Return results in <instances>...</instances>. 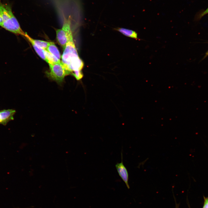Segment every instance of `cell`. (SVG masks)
Returning <instances> with one entry per match:
<instances>
[{"mask_svg": "<svg viewBox=\"0 0 208 208\" xmlns=\"http://www.w3.org/2000/svg\"><path fill=\"white\" fill-rule=\"evenodd\" d=\"M61 58V62L68 75L81 70L83 67V62L79 56L73 35L63 50Z\"/></svg>", "mask_w": 208, "mask_h": 208, "instance_id": "obj_1", "label": "cell"}, {"mask_svg": "<svg viewBox=\"0 0 208 208\" xmlns=\"http://www.w3.org/2000/svg\"><path fill=\"white\" fill-rule=\"evenodd\" d=\"M203 206L206 208H208V204L205 202Z\"/></svg>", "mask_w": 208, "mask_h": 208, "instance_id": "obj_14", "label": "cell"}, {"mask_svg": "<svg viewBox=\"0 0 208 208\" xmlns=\"http://www.w3.org/2000/svg\"><path fill=\"white\" fill-rule=\"evenodd\" d=\"M24 37L26 39H29L36 45L44 50H46L50 42L42 40L34 39L31 38L27 34H25Z\"/></svg>", "mask_w": 208, "mask_h": 208, "instance_id": "obj_8", "label": "cell"}, {"mask_svg": "<svg viewBox=\"0 0 208 208\" xmlns=\"http://www.w3.org/2000/svg\"><path fill=\"white\" fill-rule=\"evenodd\" d=\"M71 23L70 17L67 19L65 18L62 28L56 31L57 40L63 50L70 37L73 35L70 26Z\"/></svg>", "mask_w": 208, "mask_h": 208, "instance_id": "obj_3", "label": "cell"}, {"mask_svg": "<svg viewBox=\"0 0 208 208\" xmlns=\"http://www.w3.org/2000/svg\"><path fill=\"white\" fill-rule=\"evenodd\" d=\"M205 202L208 204V198L205 199Z\"/></svg>", "mask_w": 208, "mask_h": 208, "instance_id": "obj_16", "label": "cell"}, {"mask_svg": "<svg viewBox=\"0 0 208 208\" xmlns=\"http://www.w3.org/2000/svg\"><path fill=\"white\" fill-rule=\"evenodd\" d=\"M31 43L38 55L43 60L47 62V59L44 50L36 45L33 42L29 39H27Z\"/></svg>", "mask_w": 208, "mask_h": 208, "instance_id": "obj_10", "label": "cell"}, {"mask_svg": "<svg viewBox=\"0 0 208 208\" xmlns=\"http://www.w3.org/2000/svg\"><path fill=\"white\" fill-rule=\"evenodd\" d=\"M203 208H205V207H204V206H203Z\"/></svg>", "mask_w": 208, "mask_h": 208, "instance_id": "obj_18", "label": "cell"}, {"mask_svg": "<svg viewBox=\"0 0 208 208\" xmlns=\"http://www.w3.org/2000/svg\"><path fill=\"white\" fill-rule=\"evenodd\" d=\"M0 26L7 30L16 35L24 37L26 34L21 27L12 12L6 18L2 20Z\"/></svg>", "mask_w": 208, "mask_h": 208, "instance_id": "obj_4", "label": "cell"}, {"mask_svg": "<svg viewBox=\"0 0 208 208\" xmlns=\"http://www.w3.org/2000/svg\"><path fill=\"white\" fill-rule=\"evenodd\" d=\"M121 162L117 163L115 166L119 176L125 183L127 188L129 189L130 187L128 183L129 174L127 169L123 163L122 152L121 153Z\"/></svg>", "mask_w": 208, "mask_h": 208, "instance_id": "obj_5", "label": "cell"}, {"mask_svg": "<svg viewBox=\"0 0 208 208\" xmlns=\"http://www.w3.org/2000/svg\"><path fill=\"white\" fill-rule=\"evenodd\" d=\"M46 50L60 60L61 57L60 53L54 42H50Z\"/></svg>", "mask_w": 208, "mask_h": 208, "instance_id": "obj_7", "label": "cell"}, {"mask_svg": "<svg viewBox=\"0 0 208 208\" xmlns=\"http://www.w3.org/2000/svg\"><path fill=\"white\" fill-rule=\"evenodd\" d=\"M1 23H2V19H1V16L0 15V26H1Z\"/></svg>", "mask_w": 208, "mask_h": 208, "instance_id": "obj_17", "label": "cell"}, {"mask_svg": "<svg viewBox=\"0 0 208 208\" xmlns=\"http://www.w3.org/2000/svg\"><path fill=\"white\" fill-rule=\"evenodd\" d=\"M49 64V70L46 72L47 77L58 84H62L65 77L68 74L61 62Z\"/></svg>", "mask_w": 208, "mask_h": 208, "instance_id": "obj_2", "label": "cell"}, {"mask_svg": "<svg viewBox=\"0 0 208 208\" xmlns=\"http://www.w3.org/2000/svg\"><path fill=\"white\" fill-rule=\"evenodd\" d=\"M77 80H79L83 77V74L81 70L77 71L72 74Z\"/></svg>", "mask_w": 208, "mask_h": 208, "instance_id": "obj_12", "label": "cell"}, {"mask_svg": "<svg viewBox=\"0 0 208 208\" xmlns=\"http://www.w3.org/2000/svg\"><path fill=\"white\" fill-rule=\"evenodd\" d=\"M16 112V110L14 109L0 110V124L5 125L9 121L14 120Z\"/></svg>", "mask_w": 208, "mask_h": 208, "instance_id": "obj_6", "label": "cell"}, {"mask_svg": "<svg viewBox=\"0 0 208 208\" xmlns=\"http://www.w3.org/2000/svg\"><path fill=\"white\" fill-rule=\"evenodd\" d=\"M45 53L47 60V62L49 64H51L61 62L55 56L48 52L47 50H44Z\"/></svg>", "mask_w": 208, "mask_h": 208, "instance_id": "obj_11", "label": "cell"}, {"mask_svg": "<svg viewBox=\"0 0 208 208\" xmlns=\"http://www.w3.org/2000/svg\"><path fill=\"white\" fill-rule=\"evenodd\" d=\"M118 30L127 36L136 39H138L137 33L135 31L124 28H119Z\"/></svg>", "mask_w": 208, "mask_h": 208, "instance_id": "obj_9", "label": "cell"}, {"mask_svg": "<svg viewBox=\"0 0 208 208\" xmlns=\"http://www.w3.org/2000/svg\"><path fill=\"white\" fill-rule=\"evenodd\" d=\"M208 14V8L205 11L202 12L197 16V19H200L205 15Z\"/></svg>", "mask_w": 208, "mask_h": 208, "instance_id": "obj_13", "label": "cell"}, {"mask_svg": "<svg viewBox=\"0 0 208 208\" xmlns=\"http://www.w3.org/2000/svg\"><path fill=\"white\" fill-rule=\"evenodd\" d=\"M208 56V50L206 52L205 55V56L204 57V58H205L207 57Z\"/></svg>", "mask_w": 208, "mask_h": 208, "instance_id": "obj_15", "label": "cell"}]
</instances>
